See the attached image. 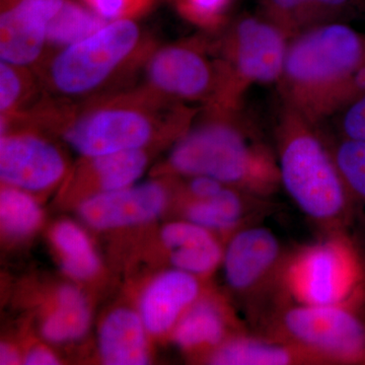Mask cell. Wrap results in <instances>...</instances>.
<instances>
[{
	"label": "cell",
	"mask_w": 365,
	"mask_h": 365,
	"mask_svg": "<svg viewBox=\"0 0 365 365\" xmlns=\"http://www.w3.org/2000/svg\"><path fill=\"white\" fill-rule=\"evenodd\" d=\"M194 116V110L146 86L78 104L44 98L23 115L26 123L56 128L67 144L86 158L143 150L165 133L182 136Z\"/></svg>",
	"instance_id": "1"
},
{
	"label": "cell",
	"mask_w": 365,
	"mask_h": 365,
	"mask_svg": "<svg viewBox=\"0 0 365 365\" xmlns=\"http://www.w3.org/2000/svg\"><path fill=\"white\" fill-rule=\"evenodd\" d=\"M239 109H207L200 123L190 127L169 158L173 172L205 176L251 195L270 199L281 189L275 150L264 143Z\"/></svg>",
	"instance_id": "2"
},
{
	"label": "cell",
	"mask_w": 365,
	"mask_h": 365,
	"mask_svg": "<svg viewBox=\"0 0 365 365\" xmlns=\"http://www.w3.org/2000/svg\"><path fill=\"white\" fill-rule=\"evenodd\" d=\"M364 63L365 34L345 21L297 34L277 83L282 105L322 124L349 103L350 79Z\"/></svg>",
	"instance_id": "3"
},
{
	"label": "cell",
	"mask_w": 365,
	"mask_h": 365,
	"mask_svg": "<svg viewBox=\"0 0 365 365\" xmlns=\"http://www.w3.org/2000/svg\"><path fill=\"white\" fill-rule=\"evenodd\" d=\"M281 188L307 220L324 232L348 230L355 205L319 124L288 106L275 130Z\"/></svg>",
	"instance_id": "4"
},
{
	"label": "cell",
	"mask_w": 365,
	"mask_h": 365,
	"mask_svg": "<svg viewBox=\"0 0 365 365\" xmlns=\"http://www.w3.org/2000/svg\"><path fill=\"white\" fill-rule=\"evenodd\" d=\"M280 304H365V261L348 230L324 232L287 251L281 269Z\"/></svg>",
	"instance_id": "5"
},
{
	"label": "cell",
	"mask_w": 365,
	"mask_h": 365,
	"mask_svg": "<svg viewBox=\"0 0 365 365\" xmlns=\"http://www.w3.org/2000/svg\"><path fill=\"white\" fill-rule=\"evenodd\" d=\"M151 52L135 21H108L90 37L62 48L40 76L48 90L61 100L93 98V93Z\"/></svg>",
	"instance_id": "6"
},
{
	"label": "cell",
	"mask_w": 365,
	"mask_h": 365,
	"mask_svg": "<svg viewBox=\"0 0 365 365\" xmlns=\"http://www.w3.org/2000/svg\"><path fill=\"white\" fill-rule=\"evenodd\" d=\"M362 304H280L259 332L292 343L323 364H365Z\"/></svg>",
	"instance_id": "7"
},
{
	"label": "cell",
	"mask_w": 365,
	"mask_h": 365,
	"mask_svg": "<svg viewBox=\"0 0 365 365\" xmlns=\"http://www.w3.org/2000/svg\"><path fill=\"white\" fill-rule=\"evenodd\" d=\"M287 34L264 16H241L220 46L225 78L220 109H239L242 96L255 85L277 83L287 57Z\"/></svg>",
	"instance_id": "8"
},
{
	"label": "cell",
	"mask_w": 365,
	"mask_h": 365,
	"mask_svg": "<svg viewBox=\"0 0 365 365\" xmlns=\"http://www.w3.org/2000/svg\"><path fill=\"white\" fill-rule=\"evenodd\" d=\"M287 254L277 235L261 223L242 228L227 240L222 262L225 281L245 302L255 325L260 326L279 306Z\"/></svg>",
	"instance_id": "9"
},
{
	"label": "cell",
	"mask_w": 365,
	"mask_h": 365,
	"mask_svg": "<svg viewBox=\"0 0 365 365\" xmlns=\"http://www.w3.org/2000/svg\"><path fill=\"white\" fill-rule=\"evenodd\" d=\"M145 71L146 86L175 102H202L208 109L222 100V66L220 60L210 59L202 43H181L151 52Z\"/></svg>",
	"instance_id": "10"
},
{
	"label": "cell",
	"mask_w": 365,
	"mask_h": 365,
	"mask_svg": "<svg viewBox=\"0 0 365 365\" xmlns=\"http://www.w3.org/2000/svg\"><path fill=\"white\" fill-rule=\"evenodd\" d=\"M61 151L47 139L30 131L1 132L0 177L7 186L43 191L66 174Z\"/></svg>",
	"instance_id": "11"
},
{
	"label": "cell",
	"mask_w": 365,
	"mask_h": 365,
	"mask_svg": "<svg viewBox=\"0 0 365 365\" xmlns=\"http://www.w3.org/2000/svg\"><path fill=\"white\" fill-rule=\"evenodd\" d=\"M66 0H1L0 57L16 66H32L43 56L47 28Z\"/></svg>",
	"instance_id": "12"
},
{
	"label": "cell",
	"mask_w": 365,
	"mask_h": 365,
	"mask_svg": "<svg viewBox=\"0 0 365 365\" xmlns=\"http://www.w3.org/2000/svg\"><path fill=\"white\" fill-rule=\"evenodd\" d=\"M167 203L165 187L148 182L116 191H101L81 203L79 215L91 227L110 230L151 222Z\"/></svg>",
	"instance_id": "13"
},
{
	"label": "cell",
	"mask_w": 365,
	"mask_h": 365,
	"mask_svg": "<svg viewBox=\"0 0 365 365\" xmlns=\"http://www.w3.org/2000/svg\"><path fill=\"white\" fill-rule=\"evenodd\" d=\"M270 207L268 199L225 186L209 198L189 199L185 207V220L215 235H227L228 240L242 228L260 223L262 216Z\"/></svg>",
	"instance_id": "14"
},
{
	"label": "cell",
	"mask_w": 365,
	"mask_h": 365,
	"mask_svg": "<svg viewBox=\"0 0 365 365\" xmlns=\"http://www.w3.org/2000/svg\"><path fill=\"white\" fill-rule=\"evenodd\" d=\"M202 287L199 277L173 269L150 283L140 302V317L148 332L174 330L179 319L199 297Z\"/></svg>",
	"instance_id": "15"
},
{
	"label": "cell",
	"mask_w": 365,
	"mask_h": 365,
	"mask_svg": "<svg viewBox=\"0 0 365 365\" xmlns=\"http://www.w3.org/2000/svg\"><path fill=\"white\" fill-rule=\"evenodd\" d=\"M244 331L246 330L239 319H235L225 304L201 295L179 319L173 330V337L182 349L210 350V354Z\"/></svg>",
	"instance_id": "16"
},
{
	"label": "cell",
	"mask_w": 365,
	"mask_h": 365,
	"mask_svg": "<svg viewBox=\"0 0 365 365\" xmlns=\"http://www.w3.org/2000/svg\"><path fill=\"white\" fill-rule=\"evenodd\" d=\"M215 365H324L292 343L261 332L237 334L206 357Z\"/></svg>",
	"instance_id": "17"
},
{
	"label": "cell",
	"mask_w": 365,
	"mask_h": 365,
	"mask_svg": "<svg viewBox=\"0 0 365 365\" xmlns=\"http://www.w3.org/2000/svg\"><path fill=\"white\" fill-rule=\"evenodd\" d=\"M262 14L280 26L288 37L365 14V0H259Z\"/></svg>",
	"instance_id": "18"
},
{
	"label": "cell",
	"mask_w": 365,
	"mask_h": 365,
	"mask_svg": "<svg viewBox=\"0 0 365 365\" xmlns=\"http://www.w3.org/2000/svg\"><path fill=\"white\" fill-rule=\"evenodd\" d=\"M160 237L175 269L200 278L222 264L225 247L217 235L196 223L187 220L169 223Z\"/></svg>",
	"instance_id": "19"
},
{
	"label": "cell",
	"mask_w": 365,
	"mask_h": 365,
	"mask_svg": "<svg viewBox=\"0 0 365 365\" xmlns=\"http://www.w3.org/2000/svg\"><path fill=\"white\" fill-rule=\"evenodd\" d=\"M140 314L119 309L106 318L98 336L101 356L109 365H144L150 361Z\"/></svg>",
	"instance_id": "20"
},
{
	"label": "cell",
	"mask_w": 365,
	"mask_h": 365,
	"mask_svg": "<svg viewBox=\"0 0 365 365\" xmlns=\"http://www.w3.org/2000/svg\"><path fill=\"white\" fill-rule=\"evenodd\" d=\"M90 322L85 295L78 288L66 285L60 288L56 309L45 319L42 334L50 342H71L86 335Z\"/></svg>",
	"instance_id": "21"
},
{
	"label": "cell",
	"mask_w": 365,
	"mask_h": 365,
	"mask_svg": "<svg viewBox=\"0 0 365 365\" xmlns=\"http://www.w3.org/2000/svg\"><path fill=\"white\" fill-rule=\"evenodd\" d=\"M88 158L90 163L86 175L101 191H116L132 186L143 176L148 160L143 150L120 151Z\"/></svg>",
	"instance_id": "22"
},
{
	"label": "cell",
	"mask_w": 365,
	"mask_h": 365,
	"mask_svg": "<svg viewBox=\"0 0 365 365\" xmlns=\"http://www.w3.org/2000/svg\"><path fill=\"white\" fill-rule=\"evenodd\" d=\"M53 242L61 256L62 268L69 276L86 280L98 272V255L88 235L76 223H58L53 230Z\"/></svg>",
	"instance_id": "23"
},
{
	"label": "cell",
	"mask_w": 365,
	"mask_h": 365,
	"mask_svg": "<svg viewBox=\"0 0 365 365\" xmlns=\"http://www.w3.org/2000/svg\"><path fill=\"white\" fill-rule=\"evenodd\" d=\"M107 23L93 11H88L71 0H66L48 26L47 43L67 47L90 37Z\"/></svg>",
	"instance_id": "24"
},
{
	"label": "cell",
	"mask_w": 365,
	"mask_h": 365,
	"mask_svg": "<svg viewBox=\"0 0 365 365\" xmlns=\"http://www.w3.org/2000/svg\"><path fill=\"white\" fill-rule=\"evenodd\" d=\"M28 67L9 62L0 63V115L1 118L18 116L36 103L37 85Z\"/></svg>",
	"instance_id": "25"
},
{
	"label": "cell",
	"mask_w": 365,
	"mask_h": 365,
	"mask_svg": "<svg viewBox=\"0 0 365 365\" xmlns=\"http://www.w3.org/2000/svg\"><path fill=\"white\" fill-rule=\"evenodd\" d=\"M334 158L355 207L365 206V141L330 139Z\"/></svg>",
	"instance_id": "26"
},
{
	"label": "cell",
	"mask_w": 365,
	"mask_h": 365,
	"mask_svg": "<svg viewBox=\"0 0 365 365\" xmlns=\"http://www.w3.org/2000/svg\"><path fill=\"white\" fill-rule=\"evenodd\" d=\"M41 210L25 190L7 186L0 194V220L6 234L24 237L39 225Z\"/></svg>",
	"instance_id": "27"
},
{
	"label": "cell",
	"mask_w": 365,
	"mask_h": 365,
	"mask_svg": "<svg viewBox=\"0 0 365 365\" xmlns=\"http://www.w3.org/2000/svg\"><path fill=\"white\" fill-rule=\"evenodd\" d=\"M232 0H179L178 7L185 19L205 28L222 23L225 11Z\"/></svg>",
	"instance_id": "28"
},
{
	"label": "cell",
	"mask_w": 365,
	"mask_h": 365,
	"mask_svg": "<svg viewBox=\"0 0 365 365\" xmlns=\"http://www.w3.org/2000/svg\"><path fill=\"white\" fill-rule=\"evenodd\" d=\"M93 13L105 21L133 20L143 16L155 0H83Z\"/></svg>",
	"instance_id": "29"
},
{
	"label": "cell",
	"mask_w": 365,
	"mask_h": 365,
	"mask_svg": "<svg viewBox=\"0 0 365 365\" xmlns=\"http://www.w3.org/2000/svg\"><path fill=\"white\" fill-rule=\"evenodd\" d=\"M332 118L338 137L365 141V93L348 103Z\"/></svg>",
	"instance_id": "30"
},
{
	"label": "cell",
	"mask_w": 365,
	"mask_h": 365,
	"mask_svg": "<svg viewBox=\"0 0 365 365\" xmlns=\"http://www.w3.org/2000/svg\"><path fill=\"white\" fill-rule=\"evenodd\" d=\"M189 182L187 184V193L188 199H206L215 195L223 187L227 185L222 184L217 180L210 177L194 176L188 177Z\"/></svg>",
	"instance_id": "31"
},
{
	"label": "cell",
	"mask_w": 365,
	"mask_h": 365,
	"mask_svg": "<svg viewBox=\"0 0 365 365\" xmlns=\"http://www.w3.org/2000/svg\"><path fill=\"white\" fill-rule=\"evenodd\" d=\"M25 364L28 365H55L59 364L58 359L51 351L39 347L31 350L26 354Z\"/></svg>",
	"instance_id": "32"
},
{
	"label": "cell",
	"mask_w": 365,
	"mask_h": 365,
	"mask_svg": "<svg viewBox=\"0 0 365 365\" xmlns=\"http://www.w3.org/2000/svg\"><path fill=\"white\" fill-rule=\"evenodd\" d=\"M20 355L9 345H1L0 348V364L11 365L20 364Z\"/></svg>",
	"instance_id": "33"
}]
</instances>
